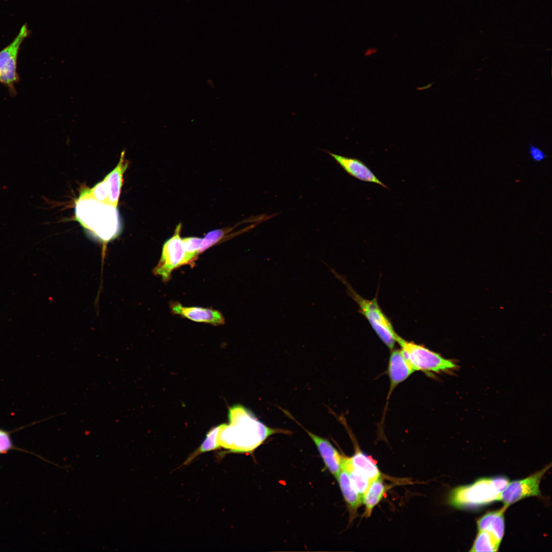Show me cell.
Listing matches in <instances>:
<instances>
[{
	"mask_svg": "<svg viewBox=\"0 0 552 552\" xmlns=\"http://www.w3.org/2000/svg\"><path fill=\"white\" fill-rule=\"evenodd\" d=\"M75 214L81 225L98 240L108 242L117 237L120 230L117 208L91 198H79Z\"/></svg>",
	"mask_w": 552,
	"mask_h": 552,
	"instance_id": "cell-2",
	"label": "cell"
},
{
	"mask_svg": "<svg viewBox=\"0 0 552 552\" xmlns=\"http://www.w3.org/2000/svg\"><path fill=\"white\" fill-rule=\"evenodd\" d=\"M182 240L185 252L186 265L189 264L193 266L200 254L202 239L190 237L183 238Z\"/></svg>",
	"mask_w": 552,
	"mask_h": 552,
	"instance_id": "cell-21",
	"label": "cell"
},
{
	"mask_svg": "<svg viewBox=\"0 0 552 552\" xmlns=\"http://www.w3.org/2000/svg\"><path fill=\"white\" fill-rule=\"evenodd\" d=\"M302 428L315 444L326 467L336 478L341 469L342 455L328 440Z\"/></svg>",
	"mask_w": 552,
	"mask_h": 552,
	"instance_id": "cell-11",
	"label": "cell"
},
{
	"mask_svg": "<svg viewBox=\"0 0 552 552\" xmlns=\"http://www.w3.org/2000/svg\"><path fill=\"white\" fill-rule=\"evenodd\" d=\"M229 423L220 425V446L238 453H252L269 436L289 434V430L268 426L245 406L236 404L229 408Z\"/></svg>",
	"mask_w": 552,
	"mask_h": 552,
	"instance_id": "cell-1",
	"label": "cell"
},
{
	"mask_svg": "<svg viewBox=\"0 0 552 552\" xmlns=\"http://www.w3.org/2000/svg\"><path fill=\"white\" fill-rule=\"evenodd\" d=\"M528 153L531 159L535 163H541L547 157L541 148L532 144L528 146Z\"/></svg>",
	"mask_w": 552,
	"mask_h": 552,
	"instance_id": "cell-23",
	"label": "cell"
},
{
	"mask_svg": "<svg viewBox=\"0 0 552 552\" xmlns=\"http://www.w3.org/2000/svg\"><path fill=\"white\" fill-rule=\"evenodd\" d=\"M352 467L365 475L371 481L381 476V473L373 461L360 450L349 457Z\"/></svg>",
	"mask_w": 552,
	"mask_h": 552,
	"instance_id": "cell-17",
	"label": "cell"
},
{
	"mask_svg": "<svg viewBox=\"0 0 552 552\" xmlns=\"http://www.w3.org/2000/svg\"><path fill=\"white\" fill-rule=\"evenodd\" d=\"M396 342L400 351L411 367L416 371L426 373L448 372L456 367L451 360L444 358L439 354L421 344L408 341L398 335Z\"/></svg>",
	"mask_w": 552,
	"mask_h": 552,
	"instance_id": "cell-4",
	"label": "cell"
},
{
	"mask_svg": "<svg viewBox=\"0 0 552 552\" xmlns=\"http://www.w3.org/2000/svg\"><path fill=\"white\" fill-rule=\"evenodd\" d=\"M341 464L348 471L353 488L362 500L363 494L371 481L365 475L352 467L349 457L342 455Z\"/></svg>",
	"mask_w": 552,
	"mask_h": 552,
	"instance_id": "cell-18",
	"label": "cell"
},
{
	"mask_svg": "<svg viewBox=\"0 0 552 552\" xmlns=\"http://www.w3.org/2000/svg\"><path fill=\"white\" fill-rule=\"evenodd\" d=\"M172 313L194 321L211 324L214 326L223 325L225 319L221 312L211 308L186 307L178 302L170 304Z\"/></svg>",
	"mask_w": 552,
	"mask_h": 552,
	"instance_id": "cell-9",
	"label": "cell"
},
{
	"mask_svg": "<svg viewBox=\"0 0 552 552\" xmlns=\"http://www.w3.org/2000/svg\"><path fill=\"white\" fill-rule=\"evenodd\" d=\"M551 467V464L542 470L523 479L510 482L501 495L503 505H510L526 497L541 496L540 490L541 480Z\"/></svg>",
	"mask_w": 552,
	"mask_h": 552,
	"instance_id": "cell-8",
	"label": "cell"
},
{
	"mask_svg": "<svg viewBox=\"0 0 552 552\" xmlns=\"http://www.w3.org/2000/svg\"><path fill=\"white\" fill-rule=\"evenodd\" d=\"M348 291L351 297L356 302L359 312L367 319L371 326L382 342L391 350H393L398 334L379 306L376 297L367 300L357 293L344 281Z\"/></svg>",
	"mask_w": 552,
	"mask_h": 552,
	"instance_id": "cell-5",
	"label": "cell"
},
{
	"mask_svg": "<svg viewBox=\"0 0 552 552\" xmlns=\"http://www.w3.org/2000/svg\"><path fill=\"white\" fill-rule=\"evenodd\" d=\"M128 164L124 158V152H122L120 161L116 168L111 171L104 180L109 190L107 203L117 208L123 185V174L127 169Z\"/></svg>",
	"mask_w": 552,
	"mask_h": 552,
	"instance_id": "cell-14",
	"label": "cell"
},
{
	"mask_svg": "<svg viewBox=\"0 0 552 552\" xmlns=\"http://www.w3.org/2000/svg\"><path fill=\"white\" fill-rule=\"evenodd\" d=\"M224 234L225 231L222 229H216L209 232L202 239L200 254L219 241Z\"/></svg>",
	"mask_w": 552,
	"mask_h": 552,
	"instance_id": "cell-22",
	"label": "cell"
},
{
	"mask_svg": "<svg viewBox=\"0 0 552 552\" xmlns=\"http://www.w3.org/2000/svg\"><path fill=\"white\" fill-rule=\"evenodd\" d=\"M388 365L390 380L389 394L400 383L405 380L414 372L403 356L400 350H392Z\"/></svg>",
	"mask_w": 552,
	"mask_h": 552,
	"instance_id": "cell-12",
	"label": "cell"
},
{
	"mask_svg": "<svg viewBox=\"0 0 552 552\" xmlns=\"http://www.w3.org/2000/svg\"><path fill=\"white\" fill-rule=\"evenodd\" d=\"M509 483V478L504 476L479 478L472 484L453 489L448 502L459 509L481 507L500 500L501 493Z\"/></svg>",
	"mask_w": 552,
	"mask_h": 552,
	"instance_id": "cell-3",
	"label": "cell"
},
{
	"mask_svg": "<svg viewBox=\"0 0 552 552\" xmlns=\"http://www.w3.org/2000/svg\"><path fill=\"white\" fill-rule=\"evenodd\" d=\"M181 225L177 226L174 235L163 245L158 263L153 269L155 274L161 277L164 282L168 281L172 271L186 265L185 252L180 233Z\"/></svg>",
	"mask_w": 552,
	"mask_h": 552,
	"instance_id": "cell-7",
	"label": "cell"
},
{
	"mask_svg": "<svg viewBox=\"0 0 552 552\" xmlns=\"http://www.w3.org/2000/svg\"><path fill=\"white\" fill-rule=\"evenodd\" d=\"M386 488L381 477L372 481L362 497L365 506L364 516H371L374 507L380 502L385 492Z\"/></svg>",
	"mask_w": 552,
	"mask_h": 552,
	"instance_id": "cell-16",
	"label": "cell"
},
{
	"mask_svg": "<svg viewBox=\"0 0 552 552\" xmlns=\"http://www.w3.org/2000/svg\"><path fill=\"white\" fill-rule=\"evenodd\" d=\"M508 507L486 513L477 520L478 531L485 530L501 541L504 533V513Z\"/></svg>",
	"mask_w": 552,
	"mask_h": 552,
	"instance_id": "cell-13",
	"label": "cell"
},
{
	"mask_svg": "<svg viewBox=\"0 0 552 552\" xmlns=\"http://www.w3.org/2000/svg\"><path fill=\"white\" fill-rule=\"evenodd\" d=\"M344 499L347 504L350 513V519L352 520L356 515L358 508L362 503L361 497L353 488L348 471L341 464L340 471L336 478Z\"/></svg>",
	"mask_w": 552,
	"mask_h": 552,
	"instance_id": "cell-15",
	"label": "cell"
},
{
	"mask_svg": "<svg viewBox=\"0 0 552 552\" xmlns=\"http://www.w3.org/2000/svg\"><path fill=\"white\" fill-rule=\"evenodd\" d=\"M29 34L27 25H24L13 41L0 51V83L6 86L12 95L16 94L14 84L19 81L16 70L19 50Z\"/></svg>",
	"mask_w": 552,
	"mask_h": 552,
	"instance_id": "cell-6",
	"label": "cell"
},
{
	"mask_svg": "<svg viewBox=\"0 0 552 552\" xmlns=\"http://www.w3.org/2000/svg\"><path fill=\"white\" fill-rule=\"evenodd\" d=\"M220 428V425L212 428L208 433L206 438L200 446L187 459L185 464L191 462L199 454L203 452L210 451L216 449L220 447L218 442V433Z\"/></svg>",
	"mask_w": 552,
	"mask_h": 552,
	"instance_id": "cell-20",
	"label": "cell"
},
{
	"mask_svg": "<svg viewBox=\"0 0 552 552\" xmlns=\"http://www.w3.org/2000/svg\"><path fill=\"white\" fill-rule=\"evenodd\" d=\"M13 447L9 433L0 429V454L7 453Z\"/></svg>",
	"mask_w": 552,
	"mask_h": 552,
	"instance_id": "cell-24",
	"label": "cell"
},
{
	"mask_svg": "<svg viewBox=\"0 0 552 552\" xmlns=\"http://www.w3.org/2000/svg\"><path fill=\"white\" fill-rule=\"evenodd\" d=\"M327 152L351 176L362 181L375 183L386 189H388L361 160L343 156L329 151Z\"/></svg>",
	"mask_w": 552,
	"mask_h": 552,
	"instance_id": "cell-10",
	"label": "cell"
},
{
	"mask_svg": "<svg viewBox=\"0 0 552 552\" xmlns=\"http://www.w3.org/2000/svg\"><path fill=\"white\" fill-rule=\"evenodd\" d=\"M501 541L492 534L485 531H478L470 551H497Z\"/></svg>",
	"mask_w": 552,
	"mask_h": 552,
	"instance_id": "cell-19",
	"label": "cell"
}]
</instances>
